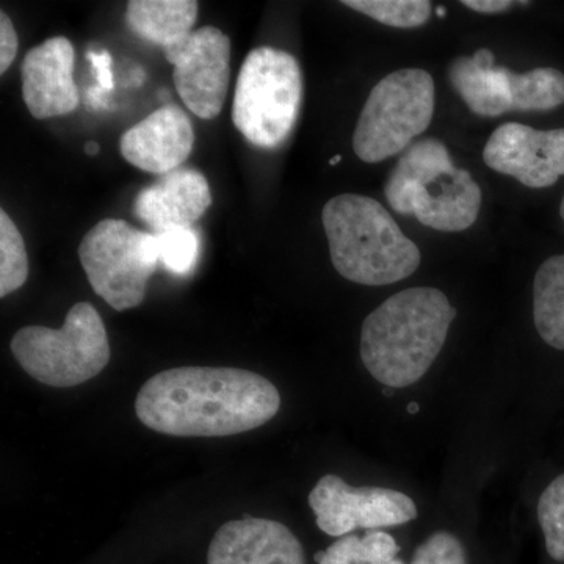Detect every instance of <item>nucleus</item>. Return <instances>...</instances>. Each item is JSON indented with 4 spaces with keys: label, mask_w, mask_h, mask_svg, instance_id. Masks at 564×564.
<instances>
[{
    "label": "nucleus",
    "mask_w": 564,
    "mask_h": 564,
    "mask_svg": "<svg viewBox=\"0 0 564 564\" xmlns=\"http://www.w3.org/2000/svg\"><path fill=\"white\" fill-rule=\"evenodd\" d=\"M159 242V259L169 272L185 276L198 262L199 237L192 229H173L155 234Z\"/></svg>",
    "instance_id": "23"
},
{
    "label": "nucleus",
    "mask_w": 564,
    "mask_h": 564,
    "mask_svg": "<svg viewBox=\"0 0 564 564\" xmlns=\"http://www.w3.org/2000/svg\"><path fill=\"white\" fill-rule=\"evenodd\" d=\"M334 269L345 280L386 285L406 280L421 265L417 245L411 242L384 209L369 196H334L322 210Z\"/></svg>",
    "instance_id": "3"
},
{
    "label": "nucleus",
    "mask_w": 564,
    "mask_h": 564,
    "mask_svg": "<svg viewBox=\"0 0 564 564\" xmlns=\"http://www.w3.org/2000/svg\"><path fill=\"white\" fill-rule=\"evenodd\" d=\"M410 564H467V555L458 538L437 532L419 545Z\"/></svg>",
    "instance_id": "24"
},
{
    "label": "nucleus",
    "mask_w": 564,
    "mask_h": 564,
    "mask_svg": "<svg viewBox=\"0 0 564 564\" xmlns=\"http://www.w3.org/2000/svg\"><path fill=\"white\" fill-rule=\"evenodd\" d=\"M29 258L24 239L10 215L0 210V296L6 299L25 284Z\"/></svg>",
    "instance_id": "20"
},
{
    "label": "nucleus",
    "mask_w": 564,
    "mask_h": 564,
    "mask_svg": "<svg viewBox=\"0 0 564 564\" xmlns=\"http://www.w3.org/2000/svg\"><path fill=\"white\" fill-rule=\"evenodd\" d=\"M462 3L467 9L488 14L502 13L514 6L510 0H463Z\"/></svg>",
    "instance_id": "27"
},
{
    "label": "nucleus",
    "mask_w": 564,
    "mask_h": 564,
    "mask_svg": "<svg viewBox=\"0 0 564 564\" xmlns=\"http://www.w3.org/2000/svg\"><path fill=\"white\" fill-rule=\"evenodd\" d=\"M348 9L397 29H414L429 22L432 2L429 0H345Z\"/></svg>",
    "instance_id": "21"
},
{
    "label": "nucleus",
    "mask_w": 564,
    "mask_h": 564,
    "mask_svg": "<svg viewBox=\"0 0 564 564\" xmlns=\"http://www.w3.org/2000/svg\"><path fill=\"white\" fill-rule=\"evenodd\" d=\"M87 58L91 62L99 87L107 91L113 90V70H111L109 51H88Z\"/></svg>",
    "instance_id": "26"
},
{
    "label": "nucleus",
    "mask_w": 564,
    "mask_h": 564,
    "mask_svg": "<svg viewBox=\"0 0 564 564\" xmlns=\"http://www.w3.org/2000/svg\"><path fill=\"white\" fill-rule=\"evenodd\" d=\"M303 99V74L289 52L262 46L245 58L232 122L252 147L276 150L291 137Z\"/></svg>",
    "instance_id": "5"
},
{
    "label": "nucleus",
    "mask_w": 564,
    "mask_h": 564,
    "mask_svg": "<svg viewBox=\"0 0 564 564\" xmlns=\"http://www.w3.org/2000/svg\"><path fill=\"white\" fill-rule=\"evenodd\" d=\"M434 104V82L426 70H393L364 104L352 135L355 154L367 163L399 154L432 124Z\"/></svg>",
    "instance_id": "7"
},
{
    "label": "nucleus",
    "mask_w": 564,
    "mask_h": 564,
    "mask_svg": "<svg viewBox=\"0 0 564 564\" xmlns=\"http://www.w3.org/2000/svg\"><path fill=\"white\" fill-rule=\"evenodd\" d=\"M85 154L91 155V158H95V155L99 154V144L95 143V141H90V143L85 144Z\"/></svg>",
    "instance_id": "29"
},
{
    "label": "nucleus",
    "mask_w": 564,
    "mask_h": 564,
    "mask_svg": "<svg viewBox=\"0 0 564 564\" xmlns=\"http://www.w3.org/2000/svg\"><path fill=\"white\" fill-rule=\"evenodd\" d=\"M393 210L414 215L426 228L459 232L480 214V185L467 170L456 169L443 141L423 139L408 148L386 182Z\"/></svg>",
    "instance_id": "4"
},
{
    "label": "nucleus",
    "mask_w": 564,
    "mask_h": 564,
    "mask_svg": "<svg viewBox=\"0 0 564 564\" xmlns=\"http://www.w3.org/2000/svg\"><path fill=\"white\" fill-rule=\"evenodd\" d=\"M11 352L33 380L51 388L87 383L106 369L110 344L106 325L90 303H77L61 329L25 326L11 339Z\"/></svg>",
    "instance_id": "6"
},
{
    "label": "nucleus",
    "mask_w": 564,
    "mask_h": 564,
    "mask_svg": "<svg viewBox=\"0 0 564 564\" xmlns=\"http://www.w3.org/2000/svg\"><path fill=\"white\" fill-rule=\"evenodd\" d=\"M196 17L198 2L193 0H132L126 11L129 29L162 51L187 40Z\"/></svg>",
    "instance_id": "17"
},
{
    "label": "nucleus",
    "mask_w": 564,
    "mask_h": 564,
    "mask_svg": "<svg viewBox=\"0 0 564 564\" xmlns=\"http://www.w3.org/2000/svg\"><path fill=\"white\" fill-rule=\"evenodd\" d=\"M513 70L494 66V54L478 50L473 57H458L448 68V79L469 110L478 117H500L511 106Z\"/></svg>",
    "instance_id": "16"
},
{
    "label": "nucleus",
    "mask_w": 564,
    "mask_h": 564,
    "mask_svg": "<svg viewBox=\"0 0 564 564\" xmlns=\"http://www.w3.org/2000/svg\"><path fill=\"white\" fill-rule=\"evenodd\" d=\"M560 214H562V218L564 221V196H563L562 207H560Z\"/></svg>",
    "instance_id": "33"
},
{
    "label": "nucleus",
    "mask_w": 564,
    "mask_h": 564,
    "mask_svg": "<svg viewBox=\"0 0 564 564\" xmlns=\"http://www.w3.org/2000/svg\"><path fill=\"white\" fill-rule=\"evenodd\" d=\"M384 393L386 395H392V388H386Z\"/></svg>",
    "instance_id": "34"
},
{
    "label": "nucleus",
    "mask_w": 564,
    "mask_h": 564,
    "mask_svg": "<svg viewBox=\"0 0 564 564\" xmlns=\"http://www.w3.org/2000/svg\"><path fill=\"white\" fill-rule=\"evenodd\" d=\"M307 500L318 529L336 538L356 529L403 525L417 518V507L406 494L377 486L352 488L337 475L321 478Z\"/></svg>",
    "instance_id": "9"
},
{
    "label": "nucleus",
    "mask_w": 564,
    "mask_h": 564,
    "mask_svg": "<svg viewBox=\"0 0 564 564\" xmlns=\"http://www.w3.org/2000/svg\"><path fill=\"white\" fill-rule=\"evenodd\" d=\"M538 519L547 554L556 562H564V474L544 489L538 502Z\"/></svg>",
    "instance_id": "22"
},
{
    "label": "nucleus",
    "mask_w": 564,
    "mask_h": 564,
    "mask_svg": "<svg viewBox=\"0 0 564 564\" xmlns=\"http://www.w3.org/2000/svg\"><path fill=\"white\" fill-rule=\"evenodd\" d=\"M207 564H306V556L288 527L247 516L226 522L215 533Z\"/></svg>",
    "instance_id": "14"
},
{
    "label": "nucleus",
    "mask_w": 564,
    "mask_h": 564,
    "mask_svg": "<svg viewBox=\"0 0 564 564\" xmlns=\"http://www.w3.org/2000/svg\"><path fill=\"white\" fill-rule=\"evenodd\" d=\"M18 47H20V41H18L13 22L7 17L6 11H0V74H6L7 69L13 65Z\"/></svg>",
    "instance_id": "25"
},
{
    "label": "nucleus",
    "mask_w": 564,
    "mask_h": 564,
    "mask_svg": "<svg viewBox=\"0 0 564 564\" xmlns=\"http://www.w3.org/2000/svg\"><path fill=\"white\" fill-rule=\"evenodd\" d=\"M281 408L276 386L250 370L177 367L154 375L135 400L148 429L170 436L221 437L259 429Z\"/></svg>",
    "instance_id": "1"
},
{
    "label": "nucleus",
    "mask_w": 564,
    "mask_h": 564,
    "mask_svg": "<svg viewBox=\"0 0 564 564\" xmlns=\"http://www.w3.org/2000/svg\"><path fill=\"white\" fill-rule=\"evenodd\" d=\"M212 204L209 182L203 173L177 169L139 193L133 214L155 234L192 229Z\"/></svg>",
    "instance_id": "15"
},
{
    "label": "nucleus",
    "mask_w": 564,
    "mask_h": 564,
    "mask_svg": "<svg viewBox=\"0 0 564 564\" xmlns=\"http://www.w3.org/2000/svg\"><path fill=\"white\" fill-rule=\"evenodd\" d=\"M445 13H447V11H445V9H443V7H437V9H436L437 17L444 18Z\"/></svg>",
    "instance_id": "32"
},
{
    "label": "nucleus",
    "mask_w": 564,
    "mask_h": 564,
    "mask_svg": "<svg viewBox=\"0 0 564 564\" xmlns=\"http://www.w3.org/2000/svg\"><path fill=\"white\" fill-rule=\"evenodd\" d=\"M163 54L174 66V85L185 107L202 120L217 118L231 80L229 36L217 28H202Z\"/></svg>",
    "instance_id": "10"
},
{
    "label": "nucleus",
    "mask_w": 564,
    "mask_h": 564,
    "mask_svg": "<svg viewBox=\"0 0 564 564\" xmlns=\"http://www.w3.org/2000/svg\"><path fill=\"white\" fill-rule=\"evenodd\" d=\"M73 73L74 47L66 36L46 40L25 54L22 99L33 118L50 120L77 110L82 98Z\"/></svg>",
    "instance_id": "12"
},
{
    "label": "nucleus",
    "mask_w": 564,
    "mask_h": 564,
    "mask_svg": "<svg viewBox=\"0 0 564 564\" xmlns=\"http://www.w3.org/2000/svg\"><path fill=\"white\" fill-rule=\"evenodd\" d=\"M455 317V307L437 289L397 293L362 323L364 366L386 388L417 383L443 350Z\"/></svg>",
    "instance_id": "2"
},
{
    "label": "nucleus",
    "mask_w": 564,
    "mask_h": 564,
    "mask_svg": "<svg viewBox=\"0 0 564 564\" xmlns=\"http://www.w3.org/2000/svg\"><path fill=\"white\" fill-rule=\"evenodd\" d=\"M400 545L391 534L370 532L359 538L347 534L314 555L317 564H404L397 558Z\"/></svg>",
    "instance_id": "19"
},
{
    "label": "nucleus",
    "mask_w": 564,
    "mask_h": 564,
    "mask_svg": "<svg viewBox=\"0 0 564 564\" xmlns=\"http://www.w3.org/2000/svg\"><path fill=\"white\" fill-rule=\"evenodd\" d=\"M484 161L525 187H551L564 174V129L536 131L521 122H505L485 144Z\"/></svg>",
    "instance_id": "11"
},
{
    "label": "nucleus",
    "mask_w": 564,
    "mask_h": 564,
    "mask_svg": "<svg viewBox=\"0 0 564 564\" xmlns=\"http://www.w3.org/2000/svg\"><path fill=\"white\" fill-rule=\"evenodd\" d=\"M417 411H419L417 403H411L410 406H408V413H410V414H417Z\"/></svg>",
    "instance_id": "30"
},
{
    "label": "nucleus",
    "mask_w": 564,
    "mask_h": 564,
    "mask_svg": "<svg viewBox=\"0 0 564 564\" xmlns=\"http://www.w3.org/2000/svg\"><path fill=\"white\" fill-rule=\"evenodd\" d=\"M533 318L541 339L564 350V254L552 256L534 274Z\"/></svg>",
    "instance_id": "18"
},
{
    "label": "nucleus",
    "mask_w": 564,
    "mask_h": 564,
    "mask_svg": "<svg viewBox=\"0 0 564 564\" xmlns=\"http://www.w3.org/2000/svg\"><path fill=\"white\" fill-rule=\"evenodd\" d=\"M193 144L195 131L191 118L181 107L169 104L124 132L120 151L141 172L169 174L187 161Z\"/></svg>",
    "instance_id": "13"
},
{
    "label": "nucleus",
    "mask_w": 564,
    "mask_h": 564,
    "mask_svg": "<svg viewBox=\"0 0 564 564\" xmlns=\"http://www.w3.org/2000/svg\"><path fill=\"white\" fill-rule=\"evenodd\" d=\"M79 259L93 291L120 313L143 303L148 280L161 262L155 234L115 218L90 229L82 240Z\"/></svg>",
    "instance_id": "8"
},
{
    "label": "nucleus",
    "mask_w": 564,
    "mask_h": 564,
    "mask_svg": "<svg viewBox=\"0 0 564 564\" xmlns=\"http://www.w3.org/2000/svg\"><path fill=\"white\" fill-rule=\"evenodd\" d=\"M340 161H343V155H334V158L332 159V161H329V165H337V163H339Z\"/></svg>",
    "instance_id": "31"
},
{
    "label": "nucleus",
    "mask_w": 564,
    "mask_h": 564,
    "mask_svg": "<svg viewBox=\"0 0 564 564\" xmlns=\"http://www.w3.org/2000/svg\"><path fill=\"white\" fill-rule=\"evenodd\" d=\"M111 91L96 85V87L87 88L84 95V102L88 110L104 111L109 109Z\"/></svg>",
    "instance_id": "28"
}]
</instances>
